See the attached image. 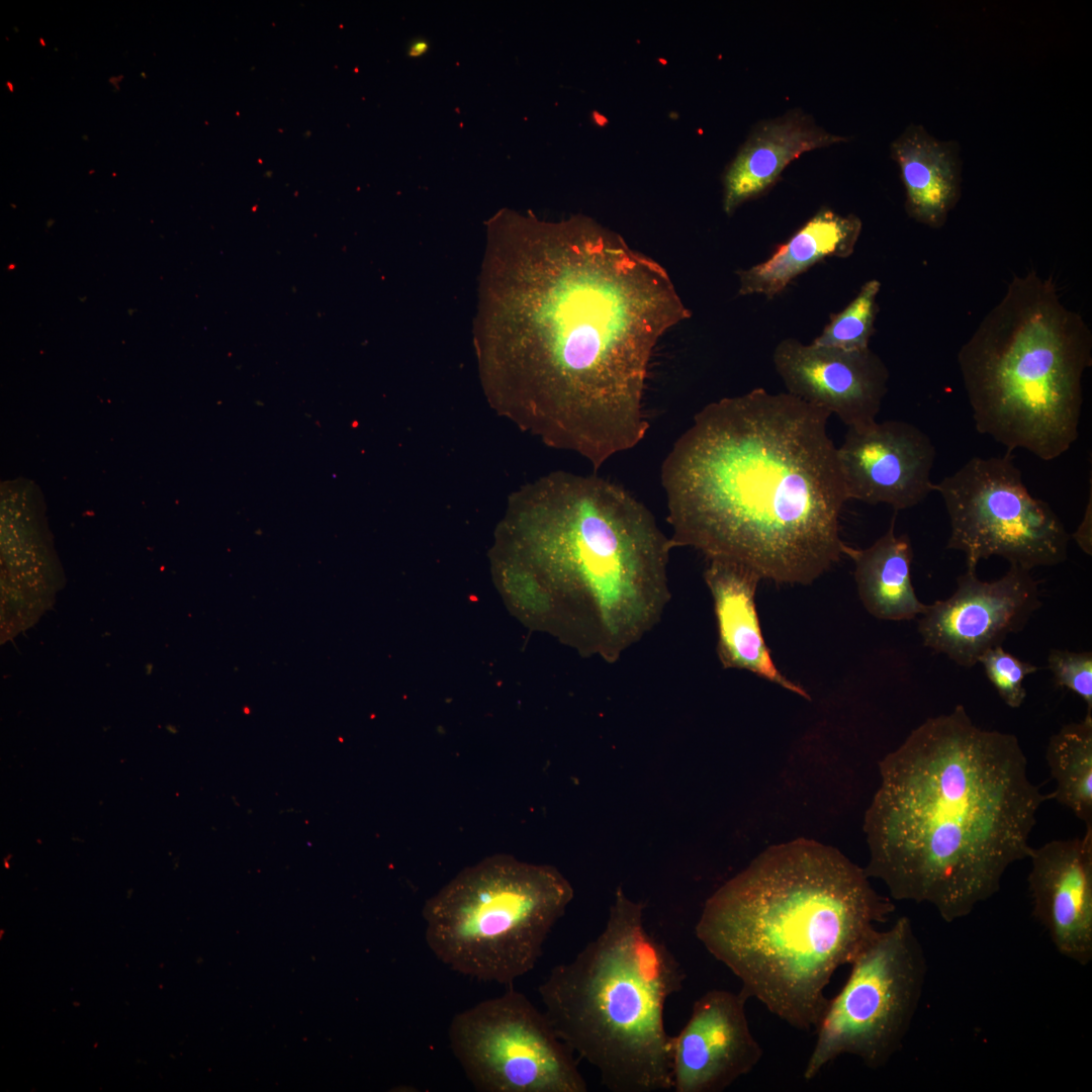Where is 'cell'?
Returning a JSON list of instances; mask_svg holds the SVG:
<instances>
[{
    "instance_id": "1",
    "label": "cell",
    "mask_w": 1092,
    "mask_h": 1092,
    "mask_svg": "<svg viewBox=\"0 0 1092 1092\" xmlns=\"http://www.w3.org/2000/svg\"><path fill=\"white\" fill-rule=\"evenodd\" d=\"M691 316L670 276L585 215L488 222L475 338L517 416L597 471L649 428L644 389L662 335Z\"/></svg>"
},
{
    "instance_id": "2",
    "label": "cell",
    "mask_w": 1092,
    "mask_h": 1092,
    "mask_svg": "<svg viewBox=\"0 0 1092 1092\" xmlns=\"http://www.w3.org/2000/svg\"><path fill=\"white\" fill-rule=\"evenodd\" d=\"M831 415L759 387L705 405L661 465L675 547L811 584L839 561L847 500Z\"/></svg>"
},
{
    "instance_id": "3",
    "label": "cell",
    "mask_w": 1092,
    "mask_h": 1092,
    "mask_svg": "<svg viewBox=\"0 0 1092 1092\" xmlns=\"http://www.w3.org/2000/svg\"><path fill=\"white\" fill-rule=\"evenodd\" d=\"M879 768L864 872L894 900L928 903L947 923L1028 857L1037 811L1053 799L1030 781L1017 737L977 726L962 705L926 719Z\"/></svg>"
},
{
    "instance_id": "4",
    "label": "cell",
    "mask_w": 1092,
    "mask_h": 1092,
    "mask_svg": "<svg viewBox=\"0 0 1092 1092\" xmlns=\"http://www.w3.org/2000/svg\"><path fill=\"white\" fill-rule=\"evenodd\" d=\"M515 604L583 657L617 662L661 620L674 548L652 513L597 474L557 473L517 506Z\"/></svg>"
},
{
    "instance_id": "5",
    "label": "cell",
    "mask_w": 1092,
    "mask_h": 1092,
    "mask_svg": "<svg viewBox=\"0 0 1092 1092\" xmlns=\"http://www.w3.org/2000/svg\"><path fill=\"white\" fill-rule=\"evenodd\" d=\"M869 879L831 846L805 838L772 845L707 899L695 934L747 1000L810 1030L836 970L895 910Z\"/></svg>"
},
{
    "instance_id": "6",
    "label": "cell",
    "mask_w": 1092,
    "mask_h": 1092,
    "mask_svg": "<svg viewBox=\"0 0 1092 1092\" xmlns=\"http://www.w3.org/2000/svg\"><path fill=\"white\" fill-rule=\"evenodd\" d=\"M687 974L644 924V904L616 890L604 929L538 988L558 1036L612 1092L672 1090L667 999Z\"/></svg>"
},
{
    "instance_id": "7",
    "label": "cell",
    "mask_w": 1092,
    "mask_h": 1092,
    "mask_svg": "<svg viewBox=\"0 0 1092 1092\" xmlns=\"http://www.w3.org/2000/svg\"><path fill=\"white\" fill-rule=\"evenodd\" d=\"M976 430L1043 461L1079 437L1092 333L1052 278L1014 276L958 354Z\"/></svg>"
},
{
    "instance_id": "8",
    "label": "cell",
    "mask_w": 1092,
    "mask_h": 1092,
    "mask_svg": "<svg viewBox=\"0 0 1092 1092\" xmlns=\"http://www.w3.org/2000/svg\"><path fill=\"white\" fill-rule=\"evenodd\" d=\"M573 896L556 868L496 853L460 871L426 901V942L453 971L513 986L535 968Z\"/></svg>"
},
{
    "instance_id": "9",
    "label": "cell",
    "mask_w": 1092,
    "mask_h": 1092,
    "mask_svg": "<svg viewBox=\"0 0 1092 1092\" xmlns=\"http://www.w3.org/2000/svg\"><path fill=\"white\" fill-rule=\"evenodd\" d=\"M839 993L828 999L803 1072L814 1079L840 1056L885 1067L902 1049L927 977V959L911 920L902 916L878 930L852 962Z\"/></svg>"
},
{
    "instance_id": "10",
    "label": "cell",
    "mask_w": 1092,
    "mask_h": 1092,
    "mask_svg": "<svg viewBox=\"0 0 1092 1092\" xmlns=\"http://www.w3.org/2000/svg\"><path fill=\"white\" fill-rule=\"evenodd\" d=\"M949 520L946 548L963 552L967 569L999 556L1024 569L1067 559L1071 539L1044 500L1031 495L1011 452L973 457L934 483Z\"/></svg>"
},
{
    "instance_id": "11",
    "label": "cell",
    "mask_w": 1092,
    "mask_h": 1092,
    "mask_svg": "<svg viewBox=\"0 0 1092 1092\" xmlns=\"http://www.w3.org/2000/svg\"><path fill=\"white\" fill-rule=\"evenodd\" d=\"M454 1057L481 1092H586L572 1050L544 1012L509 986L456 1014L448 1030Z\"/></svg>"
},
{
    "instance_id": "12",
    "label": "cell",
    "mask_w": 1092,
    "mask_h": 1092,
    "mask_svg": "<svg viewBox=\"0 0 1092 1092\" xmlns=\"http://www.w3.org/2000/svg\"><path fill=\"white\" fill-rule=\"evenodd\" d=\"M1040 606L1039 582L1030 570L1010 564L1003 576L985 581L967 569L949 598L926 606L918 632L925 647L972 667L987 650L1022 631Z\"/></svg>"
},
{
    "instance_id": "13",
    "label": "cell",
    "mask_w": 1092,
    "mask_h": 1092,
    "mask_svg": "<svg viewBox=\"0 0 1092 1092\" xmlns=\"http://www.w3.org/2000/svg\"><path fill=\"white\" fill-rule=\"evenodd\" d=\"M935 456L930 438L905 421L848 429L837 447L847 500L885 504L895 512L916 507L934 491Z\"/></svg>"
},
{
    "instance_id": "14",
    "label": "cell",
    "mask_w": 1092,
    "mask_h": 1092,
    "mask_svg": "<svg viewBox=\"0 0 1092 1092\" xmlns=\"http://www.w3.org/2000/svg\"><path fill=\"white\" fill-rule=\"evenodd\" d=\"M772 359L788 393L836 415L848 429L877 422L889 371L870 348L844 350L789 338L778 344Z\"/></svg>"
},
{
    "instance_id": "15",
    "label": "cell",
    "mask_w": 1092,
    "mask_h": 1092,
    "mask_svg": "<svg viewBox=\"0 0 1092 1092\" xmlns=\"http://www.w3.org/2000/svg\"><path fill=\"white\" fill-rule=\"evenodd\" d=\"M746 1001L740 992L713 989L694 1002L673 1035L674 1092H722L759 1063L763 1051L749 1028Z\"/></svg>"
},
{
    "instance_id": "16",
    "label": "cell",
    "mask_w": 1092,
    "mask_h": 1092,
    "mask_svg": "<svg viewBox=\"0 0 1092 1092\" xmlns=\"http://www.w3.org/2000/svg\"><path fill=\"white\" fill-rule=\"evenodd\" d=\"M1032 915L1056 950L1081 966L1092 961V825L1082 837L1031 847Z\"/></svg>"
},
{
    "instance_id": "17",
    "label": "cell",
    "mask_w": 1092,
    "mask_h": 1092,
    "mask_svg": "<svg viewBox=\"0 0 1092 1092\" xmlns=\"http://www.w3.org/2000/svg\"><path fill=\"white\" fill-rule=\"evenodd\" d=\"M703 576L713 599L723 668L745 669L810 700L778 669L764 642L755 605L761 577L742 564L719 559L706 560Z\"/></svg>"
},
{
    "instance_id": "18",
    "label": "cell",
    "mask_w": 1092,
    "mask_h": 1092,
    "mask_svg": "<svg viewBox=\"0 0 1092 1092\" xmlns=\"http://www.w3.org/2000/svg\"><path fill=\"white\" fill-rule=\"evenodd\" d=\"M842 140L798 110L760 122L724 174V211L731 215L742 203L766 191L802 154Z\"/></svg>"
},
{
    "instance_id": "19",
    "label": "cell",
    "mask_w": 1092,
    "mask_h": 1092,
    "mask_svg": "<svg viewBox=\"0 0 1092 1092\" xmlns=\"http://www.w3.org/2000/svg\"><path fill=\"white\" fill-rule=\"evenodd\" d=\"M891 155L905 187L908 215L932 229L941 228L962 189V161L957 141H940L920 124H910L892 143Z\"/></svg>"
},
{
    "instance_id": "20",
    "label": "cell",
    "mask_w": 1092,
    "mask_h": 1092,
    "mask_svg": "<svg viewBox=\"0 0 1092 1092\" xmlns=\"http://www.w3.org/2000/svg\"><path fill=\"white\" fill-rule=\"evenodd\" d=\"M861 232L860 219L823 208L765 261L738 272L739 295L772 298L816 263L828 257H848Z\"/></svg>"
},
{
    "instance_id": "21",
    "label": "cell",
    "mask_w": 1092,
    "mask_h": 1092,
    "mask_svg": "<svg viewBox=\"0 0 1092 1092\" xmlns=\"http://www.w3.org/2000/svg\"><path fill=\"white\" fill-rule=\"evenodd\" d=\"M895 512L889 529L871 546L844 543L842 554L854 562V578L864 609L882 620H912L926 609L911 579L913 549L908 535L895 534Z\"/></svg>"
},
{
    "instance_id": "22",
    "label": "cell",
    "mask_w": 1092,
    "mask_h": 1092,
    "mask_svg": "<svg viewBox=\"0 0 1092 1092\" xmlns=\"http://www.w3.org/2000/svg\"><path fill=\"white\" fill-rule=\"evenodd\" d=\"M1045 759L1056 790L1052 793L1086 826L1092 825V713L1064 725L1049 739Z\"/></svg>"
},
{
    "instance_id": "23",
    "label": "cell",
    "mask_w": 1092,
    "mask_h": 1092,
    "mask_svg": "<svg viewBox=\"0 0 1092 1092\" xmlns=\"http://www.w3.org/2000/svg\"><path fill=\"white\" fill-rule=\"evenodd\" d=\"M880 289V281H867L852 301L831 316L829 324L812 344L844 350L870 348L869 343L875 332L877 296Z\"/></svg>"
},
{
    "instance_id": "24",
    "label": "cell",
    "mask_w": 1092,
    "mask_h": 1092,
    "mask_svg": "<svg viewBox=\"0 0 1092 1092\" xmlns=\"http://www.w3.org/2000/svg\"><path fill=\"white\" fill-rule=\"evenodd\" d=\"M979 663L1004 703L1010 708H1019L1026 698L1024 678L1036 672L1038 666L1020 660L1004 650L1002 645L987 650L979 658Z\"/></svg>"
},
{
    "instance_id": "25",
    "label": "cell",
    "mask_w": 1092,
    "mask_h": 1092,
    "mask_svg": "<svg viewBox=\"0 0 1092 1092\" xmlns=\"http://www.w3.org/2000/svg\"><path fill=\"white\" fill-rule=\"evenodd\" d=\"M1048 667L1055 684L1079 696L1087 706V713H1092V653L1052 649Z\"/></svg>"
},
{
    "instance_id": "26",
    "label": "cell",
    "mask_w": 1092,
    "mask_h": 1092,
    "mask_svg": "<svg viewBox=\"0 0 1092 1092\" xmlns=\"http://www.w3.org/2000/svg\"><path fill=\"white\" fill-rule=\"evenodd\" d=\"M1092 491L1090 485L1089 500L1084 512L1082 521L1080 522L1077 530L1074 534L1070 535L1080 549L1087 555L1092 554Z\"/></svg>"
},
{
    "instance_id": "27",
    "label": "cell",
    "mask_w": 1092,
    "mask_h": 1092,
    "mask_svg": "<svg viewBox=\"0 0 1092 1092\" xmlns=\"http://www.w3.org/2000/svg\"><path fill=\"white\" fill-rule=\"evenodd\" d=\"M428 47L427 41L419 39L410 46L408 55L411 57H419L428 51Z\"/></svg>"
}]
</instances>
